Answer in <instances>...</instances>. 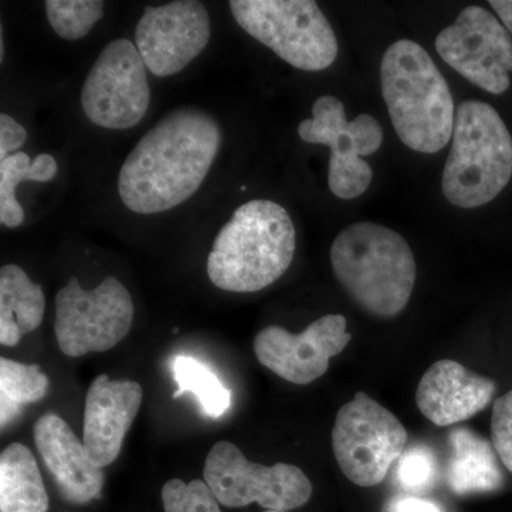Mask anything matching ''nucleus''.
I'll return each mask as SVG.
<instances>
[{
    "label": "nucleus",
    "mask_w": 512,
    "mask_h": 512,
    "mask_svg": "<svg viewBox=\"0 0 512 512\" xmlns=\"http://www.w3.org/2000/svg\"><path fill=\"white\" fill-rule=\"evenodd\" d=\"M295 249V225L282 205L271 200L245 202L212 244L208 278L222 291H262L288 271Z\"/></svg>",
    "instance_id": "nucleus-2"
},
{
    "label": "nucleus",
    "mask_w": 512,
    "mask_h": 512,
    "mask_svg": "<svg viewBox=\"0 0 512 512\" xmlns=\"http://www.w3.org/2000/svg\"><path fill=\"white\" fill-rule=\"evenodd\" d=\"M446 480L454 494L494 493L504 485L503 471L490 441L467 427L451 431Z\"/></svg>",
    "instance_id": "nucleus-18"
},
{
    "label": "nucleus",
    "mask_w": 512,
    "mask_h": 512,
    "mask_svg": "<svg viewBox=\"0 0 512 512\" xmlns=\"http://www.w3.org/2000/svg\"><path fill=\"white\" fill-rule=\"evenodd\" d=\"M491 437L495 453L512 473V390L494 403Z\"/></svg>",
    "instance_id": "nucleus-27"
},
{
    "label": "nucleus",
    "mask_w": 512,
    "mask_h": 512,
    "mask_svg": "<svg viewBox=\"0 0 512 512\" xmlns=\"http://www.w3.org/2000/svg\"><path fill=\"white\" fill-rule=\"evenodd\" d=\"M389 512H443L439 505L416 497H400L392 501Z\"/></svg>",
    "instance_id": "nucleus-29"
},
{
    "label": "nucleus",
    "mask_w": 512,
    "mask_h": 512,
    "mask_svg": "<svg viewBox=\"0 0 512 512\" xmlns=\"http://www.w3.org/2000/svg\"><path fill=\"white\" fill-rule=\"evenodd\" d=\"M436 476V460L424 447H413L403 453L397 467V480L409 491L424 490Z\"/></svg>",
    "instance_id": "nucleus-26"
},
{
    "label": "nucleus",
    "mask_w": 512,
    "mask_h": 512,
    "mask_svg": "<svg viewBox=\"0 0 512 512\" xmlns=\"http://www.w3.org/2000/svg\"><path fill=\"white\" fill-rule=\"evenodd\" d=\"M46 311L42 286L33 284L18 265L0 269V343L18 345L23 336L39 328Z\"/></svg>",
    "instance_id": "nucleus-19"
},
{
    "label": "nucleus",
    "mask_w": 512,
    "mask_h": 512,
    "mask_svg": "<svg viewBox=\"0 0 512 512\" xmlns=\"http://www.w3.org/2000/svg\"><path fill=\"white\" fill-rule=\"evenodd\" d=\"M490 6H493L505 29L512 35V0H491Z\"/></svg>",
    "instance_id": "nucleus-30"
},
{
    "label": "nucleus",
    "mask_w": 512,
    "mask_h": 512,
    "mask_svg": "<svg viewBox=\"0 0 512 512\" xmlns=\"http://www.w3.org/2000/svg\"><path fill=\"white\" fill-rule=\"evenodd\" d=\"M441 59L468 82L491 94L510 87L512 40L500 20L481 6H468L436 39Z\"/></svg>",
    "instance_id": "nucleus-12"
},
{
    "label": "nucleus",
    "mask_w": 512,
    "mask_h": 512,
    "mask_svg": "<svg viewBox=\"0 0 512 512\" xmlns=\"http://www.w3.org/2000/svg\"><path fill=\"white\" fill-rule=\"evenodd\" d=\"M55 333L64 355L107 352L126 338L134 319L130 292L114 276L86 291L77 278L57 292Z\"/></svg>",
    "instance_id": "nucleus-9"
},
{
    "label": "nucleus",
    "mask_w": 512,
    "mask_h": 512,
    "mask_svg": "<svg viewBox=\"0 0 512 512\" xmlns=\"http://www.w3.org/2000/svg\"><path fill=\"white\" fill-rule=\"evenodd\" d=\"M150 101L147 67L136 43L113 40L84 80L82 107L87 119L109 130H128L144 119Z\"/></svg>",
    "instance_id": "nucleus-11"
},
{
    "label": "nucleus",
    "mask_w": 512,
    "mask_h": 512,
    "mask_svg": "<svg viewBox=\"0 0 512 512\" xmlns=\"http://www.w3.org/2000/svg\"><path fill=\"white\" fill-rule=\"evenodd\" d=\"M330 261L340 286L370 315L393 318L412 298L416 259L393 229L375 222L349 225L333 241Z\"/></svg>",
    "instance_id": "nucleus-4"
},
{
    "label": "nucleus",
    "mask_w": 512,
    "mask_h": 512,
    "mask_svg": "<svg viewBox=\"0 0 512 512\" xmlns=\"http://www.w3.org/2000/svg\"><path fill=\"white\" fill-rule=\"evenodd\" d=\"M512 177V137L490 104L467 100L458 106L453 144L444 165V197L456 207H481L495 200Z\"/></svg>",
    "instance_id": "nucleus-5"
},
{
    "label": "nucleus",
    "mask_w": 512,
    "mask_h": 512,
    "mask_svg": "<svg viewBox=\"0 0 512 512\" xmlns=\"http://www.w3.org/2000/svg\"><path fill=\"white\" fill-rule=\"evenodd\" d=\"M221 144L220 124L207 111H171L147 131L121 165L120 200L141 215L173 210L200 190Z\"/></svg>",
    "instance_id": "nucleus-1"
},
{
    "label": "nucleus",
    "mask_w": 512,
    "mask_h": 512,
    "mask_svg": "<svg viewBox=\"0 0 512 512\" xmlns=\"http://www.w3.org/2000/svg\"><path fill=\"white\" fill-rule=\"evenodd\" d=\"M26 140H28V130L9 114H0V161L12 156V153H18Z\"/></svg>",
    "instance_id": "nucleus-28"
},
{
    "label": "nucleus",
    "mask_w": 512,
    "mask_h": 512,
    "mask_svg": "<svg viewBox=\"0 0 512 512\" xmlns=\"http://www.w3.org/2000/svg\"><path fill=\"white\" fill-rule=\"evenodd\" d=\"M143 402V389L131 380L97 376L84 406L83 443L97 467L110 466L120 456L124 437Z\"/></svg>",
    "instance_id": "nucleus-15"
},
{
    "label": "nucleus",
    "mask_w": 512,
    "mask_h": 512,
    "mask_svg": "<svg viewBox=\"0 0 512 512\" xmlns=\"http://www.w3.org/2000/svg\"><path fill=\"white\" fill-rule=\"evenodd\" d=\"M494 380L470 372L456 360H439L417 386V407L439 427L453 426L480 413L493 400Z\"/></svg>",
    "instance_id": "nucleus-17"
},
{
    "label": "nucleus",
    "mask_w": 512,
    "mask_h": 512,
    "mask_svg": "<svg viewBox=\"0 0 512 512\" xmlns=\"http://www.w3.org/2000/svg\"><path fill=\"white\" fill-rule=\"evenodd\" d=\"M342 315H325L302 333L279 326L262 329L254 340L256 359L289 383L309 384L325 375L330 359L340 355L352 340Z\"/></svg>",
    "instance_id": "nucleus-14"
},
{
    "label": "nucleus",
    "mask_w": 512,
    "mask_h": 512,
    "mask_svg": "<svg viewBox=\"0 0 512 512\" xmlns=\"http://www.w3.org/2000/svg\"><path fill=\"white\" fill-rule=\"evenodd\" d=\"M134 37L147 70L157 77L174 76L210 43V13L197 0L148 6L138 20Z\"/></svg>",
    "instance_id": "nucleus-13"
},
{
    "label": "nucleus",
    "mask_w": 512,
    "mask_h": 512,
    "mask_svg": "<svg viewBox=\"0 0 512 512\" xmlns=\"http://www.w3.org/2000/svg\"><path fill=\"white\" fill-rule=\"evenodd\" d=\"M57 174V163L50 154H39L35 160L22 151L0 161V222L16 228L25 221V211L16 200V188L23 181L47 183Z\"/></svg>",
    "instance_id": "nucleus-21"
},
{
    "label": "nucleus",
    "mask_w": 512,
    "mask_h": 512,
    "mask_svg": "<svg viewBox=\"0 0 512 512\" xmlns=\"http://www.w3.org/2000/svg\"><path fill=\"white\" fill-rule=\"evenodd\" d=\"M49 497L35 456L20 443L0 456V511L46 512Z\"/></svg>",
    "instance_id": "nucleus-20"
},
{
    "label": "nucleus",
    "mask_w": 512,
    "mask_h": 512,
    "mask_svg": "<svg viewBox=\"0 0 512 512\" xmlns=\"http://www.w3.org/2000/svg\"><path fill=\"white\" fill-rule=\"evenodd\" d=\"M298 134L305 143L330 148L328 183L335 197L353 200L372 184V167L362 157L372 156L383 143L375 117L360 114L349 121L342 101L322 96L313 104L312 119L299 123Z\"/></svg>",
    "instance_id": "nucleus-10"
},
{
    "label": "nucleus",
    "mask_w": 512,
    "mask_h": 512,
    "mask_svg": "<svg viewBox=\"0 0 512 512\" xmlns=\"http://www.w3.org/2000/svg\"><path fill=\"white\" fill-rule=\"evenodd\" d=\"M174 379L178 386L174 399L185 393L194 394L202 412L211 419H220L231 406V390L204 363L192 357L178 356L174 360Z\"/></svg>",
    "instance_id": "nucleus-23"
},
{
    "label": "nucleus",
    "mask_w": 512,
    "mask_h": 512,
    "mask_svg": "<svg viewBox=\"0 0 512 512\" xmlns=\"http://www.w3.org/2000/svg\"><path fill=\"white\" fill-rule=\"evenodd\" d=\"M229 8L249 36L296 69L320 72L338 57L335 32L312 0H231Z\"/></svg>",
    "instance_id": "nucleus-6"
},
{
    "label": "nucleus",
    "mask_w": 512,
    "mask_h": 512,
    "mask_svg": "<svg viewBox=\"0 0 512 512\" xmlns=\"http://www.w3.org/2000/svg\"><path fill=\"white\" fill-rule=\"evenodd\" d=\"M406 443L400 420L366 393H356L336 416L333 454L346 478L360 487L382 483L403 456Z\"/></svg>",
    "instance_id": "nucleus-7"
},
{
    "label": "nucleus",
    "mask_w": 512,
    "mask_h": 512,
    "mask_svg": "<svg viewBox=\"0 0 512 512\" xmlns=\"http://www.w3.org/2000/svg\"><path fill=\"white\" fill-rule=\"evenodd\" d=\"M45 6L50 26L57 36L69 42L89 35L104 16L101 0H47Z\"/></svg>",
    "instance_id": "nucleus-24"
},
{
    "label": "nucleus",
    "mask_w": 512,
    "mask_h": 512,
    "mask_svg": "<svg viewBox=\"0 0 512 512\" xmlns=\"http://www.w3.org/2000/svg\"><path fill=\"white\" fill-rule=\"evenodd\" d=\"M264 512H288V511H264Z\"/></svg>",
    "instance_id": "nucleus-31"
},
{
    "label": "nucleus",
    "mask_w": 512,
    "mask_h": 512,
    "mask_svg": "<svg viewBox=\"0 0 512 512\" xmlns=\"http://www.w3.org/2000/svg\"><path fill=\"white\" fill-rule=\"evenodd\" d=\"M165 512H222L220 501L205 481H167L161 491Z\"/></svg>",
    "instance_id": "nucleus-25"
},
{
    "label": "nucleus",
    "mask_w": 512,
    "mask_h": 512,
    "mask_svg": "<svg viewBox=\"0 0 512 512\" xmlns=\"http://www.w3.org/2000/svg\"><path fill=\"white\" fill-rule=\"evenodd\" d=\"M49 377L39 365L0 359V426L6 427L28 404L39 402L49 392Z\"/></svg>",
    "instance_id": "nucleus-22"
},
{
    "label": "nucleus",
    "mask_w": 512,
    "mask_h": 512,
    "mask_svg": "<svg viewBox=\"0 0 512 512\" xmlns=\"http://www.w3.org/2000/svg\"><path fill=\"white\" fill-rule=\"evenodd\" d=\"M205 483L220 504L241 508L256 503L266 511H289L311 500L313 487L301 468L288 463H252L231 441H218L208 453Z\"/></svg>",
    "instance_id": "nucleus-8"
},
{
    "label": "nucleus",
    "mask_w": 512,
    "mask_h": 512,
    "mask_svg": "<svg viewBox=\"0 0 512 512\" xmlns=\"http://www.w3.org/2000/svg\"><path fill=\"white\" fill-rule=\"evenodd\" d=\"M33 437L64 500L87 504L100 497L104 485L103 468L90 460L83 441L77 439L62 417L43 414L33 427Z\"/></svg>",
    "instance_id": "nucleus-16"
},
{
    "label": "nucleus",
    "mask_w": 512,
    "mask_h": 512,
    "mask_svg": "<svg viewBox=\"0 0 512 512\" xmlns=\"http://www.w3.org/2000/svg\"><path fill=\"white\" fill-rule=\"evenodd\" d=\"M382 94L394 130L417 153H439L453 136L450 87L429 53L413 40L394 42L380 66Z\"/></svg>",
    "instance_id": "nucleus-3"
}]
</instances>
